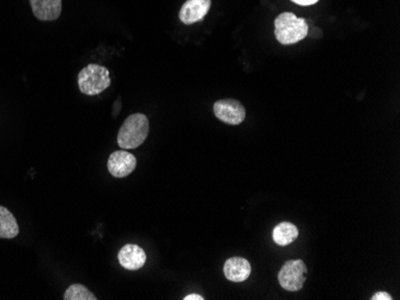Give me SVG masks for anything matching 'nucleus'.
I'll return each instance as SVG.
<instances>
[{
	"label": "nucleus",
	"mask_w": 400,
	"mask_h": 300,
	"mask_svg": "<svg viewBox=\"0 0 400 300\" xmlns=\"http://www.w3.org/2000/svg\"><path fill=\"white\" fill-rule=\"evenodd\" d=\"M214 113L217 119L231 126H237L246 119L245 107L241 102L231 98L217 100L214 104Z\"/></svg>",
	"instance_id": "39448f33"
},
{
	"label": "nucleus",
	"mask_w": 400,
	"mask_h": 300,
	"mask_svg": "<svg viewBox=\"0 0 400 300\" xmlns=\"http://www.w3.org/2000/svg\"><path fill=\"white\" fill-rule=\"evenodd\" d=\"M307 274V266L302 259H289L278 273V282L286 291L297 292L304 287Z\"/></svg>",
	"instance_id": "20e7f679"
},
{
	"label": "nucleus",
	"mask_w": 400,
	"mask_h": 300,
	"mask_svg": "<svg viewBox=\"0 0 400 300\" xmlns=\"http://www.w3.org/2000/svg\"><path fill=\"white\" fill-rule=\"evenodd\" d=\"M211 9V0H187L182 5L179 19L184 24H193L204 19Z\"/></svg>",
	"instance_id": "0eeeda50"
},
{
	"label": "nucleus",
	"mask_w": 400,
	"mask_h": 300,
	"mask_svg": "<svg viewBox=\"0 0 400 300\" xmlns=\"http://www.w3.org/2000/svg\"><path fill=\"white\" fill-rule=\"evenodd\" d=\"M150 130L149 120L144 114L129 116L119 130L118 145L123 150H134L144 144Z\"/></svg>",
	"instance_id": "f257e3e1"
},
{
	"label": "nucleus",
	"mask_w": 400,
	"mask_h": 300,
	"mask_svg": "<svg viewBox=\"0 0 400 300\" xmlns=\"http://www.w3.org/2000/svg\"><path fill=\"white\" fill-rule=\"evenodd\" d=\"M65 300H96V296L81 284L71 285L64 293Z\"/></svg>",
	"instance_id": "ddd939ff"
},
{
	"label": "nucleus",
	"mask_w": 400,
	"mask_h": 300,
	"mask_svg": "<svg viewBox=\"0 0 400 300\" xmlns=\"http://www.w3.org/2000/svg\"><path fill=\"white\" fill-rule=\"evenodd\" d=\"M223 271L229 281L244 282L252 273V267L247 259L244 257H231L226 259Z\"/></svg>",
	"instance_id": "9d476101"
},
{
	"label": "nucleus",
	"mask_w": 400,
	"mask_h": 300,
	"mask_svg": "<svg viewBox=\"0 0 400 300\" xmlns=\"http://www.w3.org/2000/svg\"><path fill=\"white\" fill-rule=\"evenodd\" d=\"M118 259L120 266L127 271H138L144 267L146 254L137 244H126L119 252Z\"/></svg>",
	"instance_id": "6e6552de"
},
{
	"label": "nucleus",
	"mask_w": 400,
	"mask_h": 300,
	"mask_svg": "<svg viewBox=\"0 0 400 300\" xmlns=\"http://www.w3.org/2000/svg\"><path fill=\"white\" fill-rule=\"evenodd\" d=\"M392 296L387 292H378L375 293L374 296H371V300H392Z\"/></svg>",
	"instance_id": "4468645a"
},
{
	"label": "nucleus",
	"mask_w": 400,
	"mask_h": 300,
	"mask_svg": "<svg viewBox=\"0 0 400 300\" xmlns=\"http://www.w3.org/2000/svg\"><path fill=\"white\" fill-rule=\"evenodd\" d=\"M34 16L42 22H52L61 15V0H30Z\"/></svg>",
	"instance_id": "1a4fd4ad"
},
{
	"label": "nucleus",
	"mask_w": 400,
	"mask_h": 300,
	"mask_svg": "<svg viewBox=\"0 0 400 300\" xmlns=\"http://www.w3.org/2000/svg\"><path fill=\"white\" fill-rule=\"evenodd\" d=\"M295 4L302 5V6H308V5H314L318 3L319 0H291Z\"/></svg>",
	"instance_id": "2eb2a0df"
},
{
	"label": "nucleus",
	"mask_w": 400,
	"mask_h": 300,
	"mask_svg": "<svg viewBox=\"0 0 400 300\" xmlns=\"http://www.w3.org/2000/svg\"><path fill=\"white\" fill-rule=\"evenodd\" d=\"M19 234V224L8 208L0 206V238L11 239Z\"/></svg>",
	"instance_id": "f8f14e48"
},
{
	"label": "nucleus",
	"mask_w": 400,
	"mask_h": 300,
	"mask_svg": "<svg viewBox=\"0 0 400 300\" xmlns=\"http://www.w3.org/2000/svg\"><path fill=\"white\" fill-rule=\"evenodd\" d=\"M274 35L279 43L294 45L308 35L307 21L299 19L291 12H284L274 21Z\"/></svg>",
	"instance_id": "f03ea898"
},
{
	"label": "nucleus",
	"mask_w": 400,
	"mask_h": 300,
	"mask_svg": "<svg viewBox=\"0 0 400 300\" xmlns=\"http://www.w3.org/2000/svg\"><path fill=\"white\" fill-rule=\"evenodd\" d=\"M184 300H204V298L200 294H189L184 298Z\"/></svg>",
	"instance_id": "dca6fc26"
},
{
	"label": "nucleus",
	"mask_w": 400,
	"mask_h": 300,
	"mask_svg": "<svg viewBox=\"0 0 400 300\" xmlns=\"http://www.w3.org/2000/svg\"><path fill=\"white\" fill-rule=\"evenodd\" d=\"M299 237V229L289 222H283L274 227L272 238L279 247H288Z\"/></svg>",
	"instance_id": "9b49d317"
},
{
	"label": "nucleus",
	"mask_w": 400,
	"mask_h": 300,
	"mask_svg": "<svg viewBox=\"0 0 400 300\" xmlns=\"http://www.w3.org/2000/svg\"><path fill=\"white\" fill-rule=\"evenodd\" d=\"M137 167V158L125 150L115 151L108 158L107 167L113 177L124 178L134 172Z\"/></svg>",
	"instance_id": "423d86ee"
},
{
	"label": "nucleus",
	"mask_w": 400,
	"mask_h": 300,
	"mask_svg": "<svg viewBox=\"0 0 400 300\" xmlns=\"http://www.w3.org/2000/svg\"><path fill=\"white\" fill-rule=\"evenodd\" d=\"M109 71L96 63H90L78 74V88L86 96H96L111 86Z\"/></svg>",
	"instance_id": "7ed1b4c3"
}]
</instances>
